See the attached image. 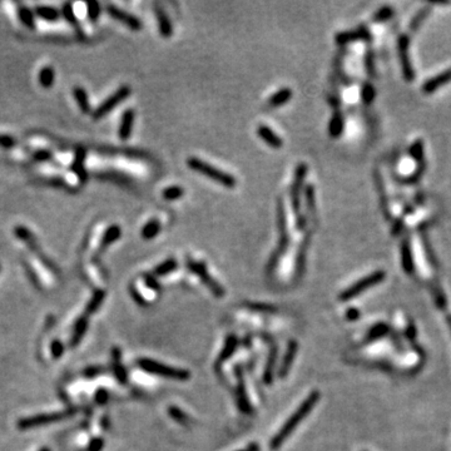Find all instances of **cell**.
<instances>
[{
    "mask_svg": "<svg viewBox=\"0 0 451 451\" xmlns=\"http://www.w3.org/2000/svg\"><path fill=\"white\" fill-rule=\"evenodd\" d=\"M318 398H320V393H318L317 391L310 393V396H308V397L303 401L302 405H301L300 407L296 410V412L293 413V415L291 416L287 421H286V423L282 426V428L278 431L277 435L272 438V441H271V447L278 448L281 445H282L283 441H285L286 438H287V436L290 435L293 430H295L296 426H297L298 423H300L301 421H302L303 418H305L306 416L311 412V410L315 407V405L317 403Z\"/></svg>",
    "mask_w": 451,
    "mask_h": 451,
    "instance_id": "6da1fadb",
    "label": "cell"
},
{
    "mask_svg": "<svg viewBox=\"0 0 451 451\" xmlns=\"http://www.w3.org/2000/svg\"><path fill=\"white\" fill-rule=\"evenodd\" d=\"M187 165L194 172L203 174L204 177L214 180L215 183L225 188H235L236 184H237V179L232 174L223 172V170L215 168L214 165L209 164V163L204 162V160L197 157L187 158Z\"/></svg>",
    "mask_w": 451,
    "mask_h": 451,
    "instance_id": "7a4b0ae2",
    "label": "cell"
},
{
    "mask_svg": "<svg viewBox=\"0 0 451 451\" xmlns=\"http://www.w3.org/2000/svg\"><path fill=\"white\" fill-rule=\"evenodd\" d=\"M277 227L278 233H280V240H278L276 251L270 258V262L267 265V272H272L273 268L277 266L280 258L282 257L283 253L287 250L288 243H290V236H288L287 232V218H286V210L282 198H278L277 200Z\"/></svg>",
    "mask_w": 451,
    "mask_h": 451,
    "instance_id": "3957f363",
    "label": "cell"
},
{
    "mask_svg": "<svg viewBox=\"0 0 451 451\" xmlns=\"http://www.w3.org/2000/svg\"><path fill=\"white\" fill-rule=\"evenodd\" d=\"M308 167L306 163H300L296 167L295 175H293V183L291 187V203H292L293 212L296 214V227L298 231H302L306 225V219L301 213V190H302L303 182L306 179Z\"/></svg>",
    "mask_w": 451,
    "mask_h": 451,
    "instance_id": "277c9868",
    "label": "cell"
},
{
    "mask_svg": "<svg viewBox=\"0 0 451 451\" xmlns=\"http://www.w3.org/2000/svg\"><path fill=\"white\" fill-rule=\"evenodd\" d=\"M138 365L140 366V368H143L144 371H147V372L163 376V377H170V378H175V380H187V378L190 376L188 371L169 367V366L162 365V363H158L153 360H148V358L139 360Z\"/></svg>",
    "mask_w": 451,
    "mask_h": 451,
    "instance_id": "5b68a950",
    "label": "cell"
},
{
    "mask_svg": "<svg viewBox=\"0 0 451 451\" xmlns=\"http://www.w3.org/2000/svg\"><path fill=\"white\" fill-rule=\"evenodd\" d=\"M383 278H385V272H383V271H377V272L372 273V275L366 276L365 278L357 281V282L353 283L351 287H348L347 290L343 291V292L340 295V298L342 301L350 300V298L355 297V296L360 295L361 292H363L365 290H367L368 287H372V286L382 282Z\"/></svg>",
    "mask_w": 451,
    "mask_h": 451,
    "instance_id": "8992f818",
    "label": "cell"
},
{
    "mask_svg": "<svg viewBox=\"0 0 451 451\" xmlns=\"http://www.w3.org/2000/svg\"><path fill=\"white\" fill-rule=\"evenodd\" d=\"M187 266H188V268H189V270L192 271L194 275H197L198 277L200 278V281H202V282L204 283L208 288H209L210 292H212L213 295L217 296V297H222V296L224 295V290H223V287L219 285V283L215 282L214 278H213L212 276L208 273L207 267H205L204 263L189 260L187 262Z\"/></svg>",
    "mask_w": 451,
    "mask_h": 451,
    "instance_id": "52a82bcc",
    "label": "cell"
},
{
    "mask_svg": "<svg viewBox=\"0 0 451 451\" xmlns=\"http://www.w3.org/2000/svg\"><path fill=\"white\" fill-rule=\"evenodd\" d=\"M129 94H130V88L128 87V85H123V87H120L119 89L114 93V94L110 95L108 99H105L104 102H103L102 104L97 108V110L94 112L93 117H94L95 119H99V118L107 115L110 110L114 109V108L117 107L119 103H122L123 100H124Z\"/></svg>",
    "mask_w": 451,
    "mask_h": 451,
    "instance_id": "ba28073f",
    "label": "cell"
},
{
    "mask_svg": "<svg viewBox=\"0 0 451 451\" xmlns=\"http://www.w3.org/2000/svg\"><path fill=\"white\" fill-rule=\"evenodd\" d=\"M69 415V412H57V413H42V415H35L32 416V417H27V418H23V420L19 421L18 426L23 430L25 428H30V427H38V426H44L48 425V423H53V422H57V421L62 420L64 418L65 416Z\"/></svg>",
    "mask_w": 451,
    "mask_h": 451,
    "instance_id": "9c48e42d",
    "label": "cell"
},
{
    "mask_svg": "<svg viewBox=\"0 0 451 451\" xmlns=\"http://www.w3.org/2000/svg\"><path fill=\"white\" fill-rule=\"evenodd\" d=\"M408 38L406 35H401L400 39H398V52H400V58H401V65H402L403 70V77L407 82H412L415 74H413L412 65L411 62L408 60Z\"/></svg>",
    "mask_w": 451,
    "mask_h": 451,
    "instance_id": "30bf717a",
    "label": "cell"
},
{
    "mask_svg": "<svg viewBox=\"0 0 451 451\" xmlns=\"http://www.w3.org/2000/svg\"><path fill=\"white\" fill-rule=\"evenodd\" d=\"M107 10L114 19H117L118 22L127 25V27L130 28L132 30H135V32H137V30H139L140 28H142V23H140V20L138 19V18L129 14V13L124 12L123 9H119V8L114 7V5H108Z\"/></svg>",
    "mask_w": 451,
    "mask_h": 451,
    "instance_id": "8fae6325",
    "label": "cell"
},
{
    "mask_svg": "<svg viewBox=\"0 0 451 451\" xmlns=\"http://www.w3.org/2000/svg\"><path fill=\"white\" fill-rule=\"evenodd\" d=\"M370 38V33L366 29L365 27H361L356 30H351V32H342L336 34L335 40L337 44L343 45L347 44L351 42H357V40H365Z\"/></svg>",
    "mask_w": 451,
    "mask_h": 451,
    "instance_id": "7c38bea8",
    "label": "cell"
},
{
    "mask_svg": "<svg viewBox=\"0 0 451 451\" xmlns=\"http://www.w3.org/2000/svg\"><path fill=\"white\" fill-rule=\"evenodd\" d=\"M450 82H451V68L450 69L445 70V72L440 73V74L435 75V77L431 78V79H428L427 82L422 85V90L426 94H430V93H433L436 89H438L440 87H442V85L447 84V83Z\"/></svg>",
    "mask_w": 451,
    "mask_h": 451,
    "instance_id": "4fadbf2b",
    "label": "cell"
},
{
    "mask_svg": "<svg viewBox=\"0 0 451 451\" xmlns=\"http://www.w3.org/2000/svg\"><path fill=\"white\" fill-rule=\"evenodd\" d=\"M257 135L263 140V142L266 143V144H268L270 147L275 148V149H278V148H281L283 145L282 138L278 137V135L276 134V133L273 132L270 127H267V125H265V124L258 125Z\"/></svg>",
    "mask_w": 451,
    "mask_h": 451,
    "instance_id": "5bb4252c",
    "label": "cell"
},
{
    "mask_svg": "<svg viewBox=\"0 0 451 451\" xmlns=\"http://www.w3.org/2000/svg\"><path fill=\"white\" fill-rule=\"evenodd\" d=\"M134 119H135V113L133 109H127L122 115V120H120L119 124V130H118V135L122 140H127L128 138L132 135L133 125H134Z\"/></svg>",
    "mask_w": 451,
    "mask_h": 451,
    "instance_id": "9a60e30c",
    "label": "cell"
},
{
    "mask_svg": "<svg viewBox=\"0 0 451 451\" xmlns=\"http://www.w3.org/2000/svg\"><path fill=\"white\" fill-rule=\"evenodd\" d=\"M155 17H157L158 28H159L160 35L164 38L172 37V34H173L172 23H170L169 18H168L167 14H165L164 10H163L162 8L157 7V5H155Z\"/></svg>",
    "mask_w": 451,
    "mask_h": 451,
    "instance_id": "2e32d148",
    "label": "cell"
},
{
    "mask_svg": "<svg viewBox=\"0 0 451 451\" xmlns=\"http://www.w3.org/2000/svg\"><path fill=\"white\" fill-rule=\"evenodd\" d=\"M296 352H297V342H296V341H291V342L288 343V347H287V351H286L285 358H283L282 366H281V368H280L281 377H283V376L287 375L288 370H290L291 365H292L293 358H295V356H296Z\"/></svg>",
    "mask_w": 451,
    "mask_h": 451,
    "instance_id": "e0dca14e",
    "label": "cell"
},
{
    "mask_svg": "<svg viewBox=\"0 0 451 451\" xmlns=\"http://www.w3.org/2000/svg\"><path fill=\"white\" fill-rule=\"evenodd\" d=\"M122 236V228L118 224H112L110 227L107 228V231L104 232L102 238V242H100V247L107 248L108 246H110L112 243H114L118 238Z\"/></svg>",
    "mask_w": 451,
    "mask_h": 451,
    "instance_id": "ac0fdd59",
    "label": "cell"
},
{
    "mask_svg": "<svg viewBox=\"0 0 451 451\" xmlns=\"http://www.w3.org/2000/svg\"><path fill=\"white\" fill-rule=\"evenodd\" d=\"M292 95H293V93L290 88H282V89H280L278 92H276L275 94L270 98V100H268V104H270L271 107H275V108L281 107V105L286 104V103H287L288 100L292 98Z\"/></svg>",
    "mask_w": 451,
    "mask_h": 451,
    "instance_id": "d6986e66",
    "label": "cell"
},
{
    "mask_svg": "<svg viewBox=\"0 0 451 451\" xmlns=\"http://www.w3.org/2000/svg\"><path fill=\"white\" fill-rule=\"evenodd\" d=\"M343 130V117L340 112H335L328 124V134L332 138H338Z\"/></svg>",
    "mask_w": 451,
    "mask_h": 451,
    "instance_id": "ffe728a7",
    "label": "cell"
},
{
    "mask_svg": "<svg viewBox=\"0 0 451 451\" xmlns=\"http://www.w3.org/2000/svg\"><path fill=\"white\" fill-rule=\"evenodd\" d=\"M159 232H160V222L157 218H153V219L148 220V222L143 225L140 235H142L143 240L148 241L154 238Z\"/></svg>",
    "mask_w": 451,
    "mask_h": 451,
    "instance_id": "44dd1931",
    "label": "cell"
},
{
    "mask_svg": "<svg viewBox=\"0 0 451 451\" xmlns=\"http://www.w3.org/2000/svg\"><path fill=\"white\" fill-rule=\"evenodd\" d=\"M84 157L85 152L83 149H79L77 152V157H75L74 163H73V170L77 173L78 178H79L83 183L87 180V172H85L84 169Z\"/></svg>",
    "mask_w": 451,
    "mask_h": 451,
    "instance_id": "7402d4cb",
    "label": "cell"
},
{
    "mask_svg": "<svg viewBox=\"0 0 451 451\" xmlns=\"http://www.w3.org/2000/svg\"><path fill=\"white\" fill-rule=\"evenodd\" d=\"M401 257H402V267L405 270V272H412V255H411V248L407 241H403L402 246H401Z\"/></svg>",
    "mask_w": 451,
    "mask_h": 451,
    "instance_id": "603a6c76",
    "label": "cell"
},
{
    "mask_svg": "<svg viewBox=\"0 0 451 451\" xmlns=\"http://www.w3.org/2000/svg\"><path fill=\"white\" fill-rule=\"evenodd\" d=\"M88 327V321L85 317H82L78 320V322L75 323V327H74V332H73L72 336V346H77L78 343L80 342V340L83 338L84 336L85 331H87Z\"/></svg>",
    "mask_w": 451,
    "mask_h": 451,
    "instance_id": "cb8c5ba5",
    "label": "cell"
},
{
    "mask_svg": "<svg viewBox=\"0 0 451 451\" xmlns=\"http://www.w3.org/2000/svg\"><path fill=\"white\" fill-rule=\"evenodd\" d=\"M183 194H184V189L179 185H169V187L164 188L162 192L163 199L165 200H175L183 197Z\"/></svg>",
    "mask_w": 451,
    "mask_h": 451,
    "instance_id": "d4e9b609",
    "label": "cell"
},
{
    "mask_svg": "<svg viewBox=\"0 0 451 451\" xmlns=\"http://www.w3.org/2000/svg\"><path fill=\"white\" fill-rule=\"evenodd\" d=\"M74 97L77 99L78 105L80 107V109L83 110L84 113L90 112V105L89 102H88V97H87V93L83 88L80 87H75L74 88Z\"/></svg>",
    "mask_w": 451,
    "mask_h": 451,
    "instance_id": "484cf974",
    "label": "cell"
},
{
    "mask_svg": "<svg viewBox=\"0 0 451 451\" xmlns=\"http://www.w3.org/2000/svg\"><path fill=\"white\" fill-rule=\"evenodd\" d=\"M175 268H177V262H175L174 258H169V260L164 261V262H162L160 265H158L157 267L154 268V271H153V273L157 276H164L170 273L172 271H174Z\"/></svg>",
    "mask_w": 451,
    "mask_h": 451,
    "instance_id": "4316f807",
    "label": "cell"
},
{
    "mask_svg": "<svg viewBox=\"0 0 451 451\" xmlns=\"http://www.w3.org/2000/svg\"><path fill=\"white\" fill-rule=\"evenodd\" d=\"M104 296H105V293L103 290L95 291L94 295H93V297H92V300H90V302L88 303V306H87V313H94L95 311L99 308V306L102 305L103 300H104Z\"/></svg>",
    "mask_w": 451,
    "mask_h": 451,
    "instance_id": "83f0119b",
    "label": "cell"
},
{
    "mask_svg": "<svg viewBox=\"0 0 451 451\" xmlns=\"http://www.w3.org/2000/svg\"><path fill=\"white\" fill-rule=\"evenodd\" d=\"M236 346H237V338H236L235 336H231V337H228L224 348H223L222 353H220L219 361H218V362H223L224 360H227V358L232 355L233 351L236 350Z\"/></svg>",
    "mask_w": 451,
    "mask_h": 451,
    "instance_id": "f1b7e54d",
    "label": "cell"
},
{
    "mask_svg": "<svg viewBox=\"0 0 451 451\" xmlns=\"http://www.w3.org/2000/svg\"><path fill=\"white\" fill-rule=\"evenodd\" d=\"M238 403H240V407L243 412H250L251 406H250V402L247 401V397H246V392H245V387H243V383H241L240 388H238Z\"/></svg>",
    "mask_w": 451,
    "mask_h": 451,
    "instance_id": "f546056e",
    "label": "cell"
},
{
    "mask_svg": "<svg viewBox=\"0 0 451 451\" xmlns=\"http://www.w3.org/2000/svg\"><path fill=\"white\" fill-rule=\"evenodd\" d=\"M40 83H42L44 87H49L53 84V80H54V73H53L52 68H44L42 70L39 75Z\"/></svg>",
    "mask_w": 451,
    "mask_h": 451,
    "instance_id": "4dcf8cb0",
    "label": "cell"
},
{
    "mask_svg": "<svg viewBox=\"0 0 451 451\" xmlns=\"http://www.w3.org/2000/svg\"><path fill=\"white\" fill-rule=\"evenodd\" d=\"M410 154L413 159L416 160H422L423 157V144H422V140H417V142L413 143L410 148Z\"/></svg>",
    "mask_w": 451,
    "mask_h": 451,
    "instance_id": "1f68e13d",
    "label": "cell"
},
{
    "mask_svg": "<svg viewBox=\"0 0 451 451\" xmlns=\"http://www.w3.org/2000/svg\"><path fill=\"white\" fill-rule=\"evenodd\" d=\"M427 14H428V8H423V9H421L420 12L415 15V18L412 19V22H411L410 29L415 32V30L418 28V25L422 23V20L427 17Z\"/></svg>",
    "mask_w": 451,
    "mask_h": 451,
    "instance_id": "d6a6232c",
    "label": "cell"
},
{
    "mask_svg": "<svg viewBox=\"0 0 451 451\" xmlns=\"http://www.w3.org/2000/svg\"><path fill=\"white\" fill-rule=\"evenodd\" d=\"M392 15H393V9H392V8L385 7V8H382V9L378 10L377 13H376L375 17H373V20H375V22H377V23L385 22V20H387L388 18H391V17H392Z\"/></svg>",
    "mask_w": 451,
    "mask_h": 451,
    "instance_id": "836d02e7",
    "label": "cell"
},
{
    "mask_svg": "<svg viewBox=\"0 0 451 451\" xmlns=\"http://www.w3.org/2000/svg\"><path fill=\"white\" fill-rule=\"evenodd\" d=\"M114 356H115V358H114L115 375H117V377L119 378L120 382H125V377H127V375H125L124 368H123L122 365L119 363V357H118V356H119V352H118V350H114Z\"/></svg>",
    "mask_w": 451,
    "mask_h": 451,
    "instance_id": "e575fe53",
    "label": "cell"
},
{
    "mask_svg": "<svg viewBox=\"0 0 451 451\" xmlns=\"http://www.w3.org/2000/svg\"><path fill=\"white\" fill-rule=\"evenodd\" d=\"M306 202H307V208L310 212L315 210V189L312 184H308L306 187Z\"/></svg>",
    "mask_w": 451,
    "mask_h": 451,
    "instance_id": "d590c367",
    "label": "cell"
},
{
    "mask_svg": "<svg viewBox=\"0 0 451 451\" xmlns=\"http://www.w3.org/2000/svg\"><path fill=\"white\" fill-rule=\"evenodd\" d=\"M361 97H362V100L366 103V104H370V103L373 100V98H375V89H373L372 85H370V84L363 85Z\"/></svg>",
    "mask_w": 451,
    "mask_h": 451,
    "instance_id": "8d00e7d4",
    "label": "cell"
},
{
    "mask_svg": "<svg viewBox=\"0 0 451 451\" xmlns=\"http://www.w3.org/2000/svg\"><path fill=\"white\" fill-rule=\"evenodd\" d=\"M88 8V17L90 18V20H97L99 18L100 14V5L97 2H92L87 5Z\"/></svg>",
    "mask_w": 451,
    "mask_h": 451,
    "instance_id": "74e56055",
    "label": "cell"
},
{
    "mask_svg": "<svg viewBox=\"0 0 451 451\" xmlns=\"http://www.w3.org/2000/svg\"><path fill=\"white\" fill-rule=\"evenodd\" d=\"M169 415L172 416V417L174 418L175 421H178V422H180V423L187 422V416H185L184 413L182 412V411L178 410V408L170 407L169 408Z\"/></svg>",
    "mask_w": 451,
    "mask_h": 451,
    "instance_id": "f35d334b",
    "label": "cell"
},
{
    "mask_svg": "<svg viewBox=\"0 0 451 451\" xmlns=\"http://www.w3.org/2000/svg\"><path fill=\"white\" fill-rule=\"evenodd\" d=\"M50 348H52V353L55 358L60 357V356L63 355V345L60 341H58V340L53 341Z\"/></svg>",
    "mask_w": 451,
    "mask_h": 451,
    "instance_id": "ab89813d",
    "label": "cell"
},
{
    "mask_svg": "<svg viewBox=\"0 0 451 451\" xmlns=\"http://www.w3.org/2000/svg\"><path fill=\"white\" fill-rule=\"evenodd\" d=\"M144 280H145V285H147L148 287H150V288H152V290H155V291H159L160 290L159 283H158L157 281H155V278L153 277L152 275H144Z\"/></svg>",
    "mask_w": 451,
    "mask_h": 451,
    "instance_id": "60d3db41",
    "label": "cell"
},
{
    "mask_svg": "<svg viewBox=\"0 0 451 451\" xmlns=\"http://www.w3.org/2000/svg\"><path fill=\"white\" fill-rule=\"evenodd\" d=\"M103 447V440L102 438H95L90 442L89 445V451H100V448Z\"/></svg>",
    "mask_w": 451,
    "mask_h": 451,
    "instance_id": "b9f144b4",
    "label": "cell"
},
{
    "mask_svg": "<svg viewBox=\"0 0 451 451\" xmlns=\"http://www.w3.org/2000/svg\"><path fill=\"white\" fill-rule=\"evenodd\" d=\"M39 14H42L43 17H47V18L50 15L52 19H55V18L58 17L57 12H55L54 9H39Z\"/></svg>",
    "mask_w": 451,
    "mask_h": 451,
    "instance_id": "7bdbcfd3",
    "label": "cell"
},
{
    "mask_svg": "<svg viewBox=\"0 0 451 451\" xmlns=\"http://www.w3.org/2000/svg\"><path fill=\"white\" fill-rule=\"evenodd\" d=\"M252 308H256L258 311H263V312H273L275 308L272 306H267V305H252L251 306Z\"/></svg>",
    "mask_w": 451,
    "mask_h": 451,
    "instance_id": "ee69618b",
    "label": "cell"
},
{
    "mask_svg": "<svg viewBox=\"0 0 451 451\" xmlns=\"http://www.w3.org/2000/svg\"><path fill=\"white\" fill-rule=\"evenodd\" d=\"M108 400V393L104 390H99L97 393L98 403H104Z\"/></svg>",
    "mask_w": 451,
    "mask_h": 451,
    "instance_id": "f6af8a7d",
    "label": "cell"
},
{
    "mask_svg": "<svg viewBox=\"0 0 451 451\" xmlns=\"http://www.w3.org/2000/svg\"><path fill=\"white\" fill-rule=\"evenodd\" d=\"M13 144H14V142H13L12 138L3 137V135H0V145H4V147H10V145H13Z\"/></svg>",
    "mask_w": 451,
    "mask_h": 451,
    "instance_id": "bcb514c9",
    "label": "cell"
},
{
    "mask_svg": "<svg viewBox=\"0 0 451 451\" xmlns=\"http://www.w3.org/2000/svg\"><path fill=\"white\" fill-rule=\"evenodd\" d=\"M242 451H258L257 445H252L247 448V450H242Z\"/></svg>",
    "mask_w": 451,
    "mask_h": 451,
    "instance_id": "7dc6e473",
    "label": "cell"
},
{
    "mask_svg": "<svg viewBox=\"0 0 451 451\" xmlns=\"http://www.w3.org/2000/svg\"><path fill=\"white\" fill-rule=\"evenodd\" d=\"M357 315H358L357 312H351V310H350V312H348V316H350L351 318H355Z\"/></svg>",
    "mask_w": 451,
    "mask_h": 451,
    "instance_id": "c3c4849f",
    "label": "cell"
},
{
    "mask_svg": "<svg viewBox=\"0 0 451 451\" xmlns=\"http://www.w3.org/2000/svg\"><path fill=\"white\" fill-rule=\"evenodd\" d=\"M448 325H450V327H451V317H448Z\"/></svg>",
    "mask_w": 451,
    "mask_h": 451,
    "instance_id": "681fc988",
    "label": "cell"
},
{
    "mask_svg": "<svg viewBox=\"0 0 451 451\" xmlns=\"http://www.w3.org/2000/svg\"><path fill=\"white\" fill-rule=\"evenodd\" d=\"M40 451H50L49 448H43V450H40Z\"/></svg>",
    "mask_w": 451,
    "mask_h": 451,
    "instance_id": "f907efd6",
    "label": "cell"
}]
</instances>
